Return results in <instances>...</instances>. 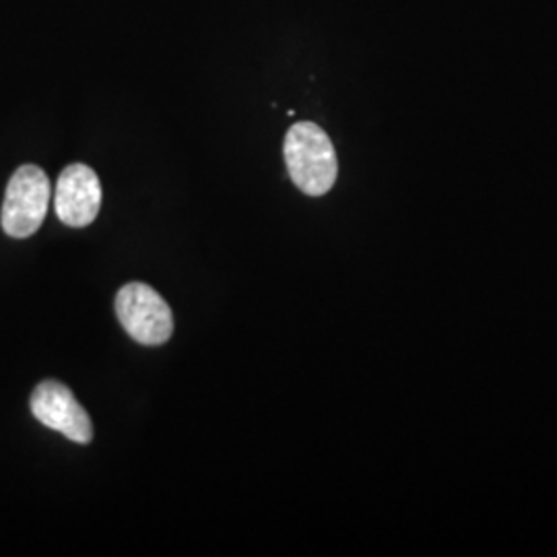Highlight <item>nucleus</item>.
I'll use <instances>...</instances> for the list:
<instances>
[{"label": "nucleus", "mask_w": 557, "mask_h": 557, "mask_svg": "<svg viewBox=\"0 0 557 557\" xmlns=\"http://www.w3.org/2000/svg\"><path fill=\"white\" fill-rule=\"evenodd\" d=\"M101 207V184L98 174L85 165L73 163L62 170L54 188V211L69 227L94 223Z\"/></svg>", "instance_id": "39448f33"}, {"label": "nucleus", "mask_w": 557, "mask_h": 557, "mask_svg": "<svg viewBox=\"0 0 557 557\" xmlns=\"http://www.w3.org/2000/svg\"><path fill=\"white\" fill-rule=\"evenodd\" d=\"M52 197V186L38 165H21L9 180L0 223L7 236L29 238L41 227Z\"/></svg>", "instance_id": "f03ea898"}, {"label": "nucleus", "mask_w": 557, "mask_h": 557, "mask_svg": "<svg viewBox=\"0 0 557 557\" xmlns=\"http://www.w3.org/2000/svg\"><path fill=\"white\" fill-rule=\"evenodd\" d=\"M29 407L34 418L62 436L77 444H89L94 440L91 418L81 407L71 388L59 380H46L38 384Z\"/></svg>", "instance_id": "20e7f679"}, {"label": "nucleus", "mask_w": 557, "mask_h": 557, "mask_svg": "<svg viewBox=\"0 0 557 557\" xmlns=\"http://www.w3.org/2000/svg\"><path fill=\"white\" fill-rule=\"evenodd\" d=\"M287 172L308 197L326 195L337 182L338 161L329 135L314 122H298L285 135Z\"/></svg>", "instance_id": "f257e3e1"}, {"label": "nucleus", "mask_w": 557, "mask_h": 557, "mask_svg": "<svg viewBox=\"0 0 557 557\" xmlns=\"http://www.w3.org/2000/svg\"><path fill=\"white\" fill-rule=\"evenodd\" d=\"M116 314L124 331L140 345L158 347L174 333V314L168 301L147 283H128L116 296Z\"/></svg>", "instance_id": "7ed1b4c3"}]
</instances>
